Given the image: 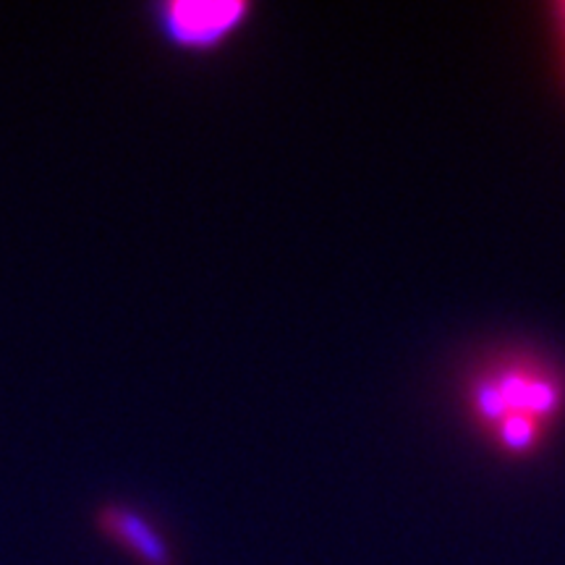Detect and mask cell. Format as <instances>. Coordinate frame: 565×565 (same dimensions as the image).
<instances>
[{"label":"cell","instance_id":"6da1fadb","mask_svg":"<svg viewBox=\"0 0 565 565\" xmlns=\"http://www.w3.org/2000/svg\"><path fill=\"white\" fill-rule=\"evenodd\" d=\"M561 401L555 380L529 362L498 366L475 391L477 414L511 454H526L542 440Z\"/></svg>","mask_w":565,"mask_h":565},{"label":"cell","instance_id":"7a4b0ae2","mask_svg":"<svg viewBox=\"0 0 565 565\" xmlns=\"http://www.w3.org/2000/svg\"><path fill=\"white\" fill-rule=\"evenodd\" d=\"M154 13L168 42L186 51H210L242 26L249 6L238 0H171Z\"/></svg>","mask_w":565,"mask_h":565},{"label":"cell","instance_id":"3957f363","mask_svg":"<svg viewBox=\"0 0 565 565\" xmlns=\"http://www.w3.org/2000/svg\"><path fill=\"white\" fill-rule=\"evenodd\" d=\"M95 526L137 565H175L171 542L137 508L105 503L95 515Z\"/></svg>","mask_w":565,"mask_h":565},{"label":"cell","instance_id":"277c9868","mask_svg":"<svg viewBox=\"0 0 565 565\" xmlns=\"http://www.w3.org/2000/svg\"><path fill=\"white\" fill-rule=\"evenodd\" d=\"M557 21H561L563 34H565V3H561V9H557Z\"/></svg>","mask_w":565,"mask_h":565}]
</instances>
